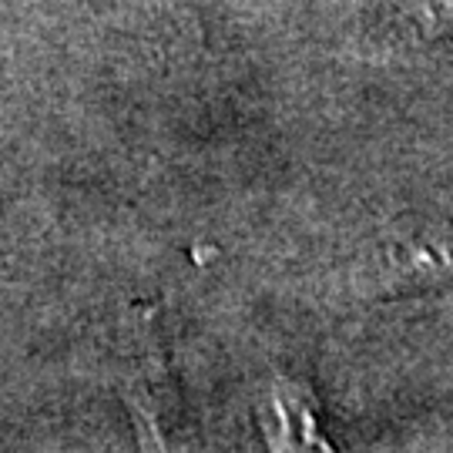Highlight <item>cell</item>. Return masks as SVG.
I'll list each match as a JSON object with an SVG mask.
<instances>
[{
  "instance_id": "1",
  "label": "cell",
  "mask_w": 453,
  "mask_h": 453,
  "mask_svg": "<svg viewBox=\"0 0 453 453\" xmlns=\"http://www.w3.org/2000/svg\"><path fill=\"white\" fill-rule=\"evenodd\" d=\"M78 4L104 11V14H131V11H145V7H162L165 0H78Z\"/></svg>"
}]
</instances>
